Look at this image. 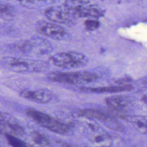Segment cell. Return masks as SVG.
Listing matches in <instances>:
<instances>
[{
  "label": "cell",
  "mask_w": 147,
  "mask_h": 147,
  "mask_svg": "<svg viewBox=\"0 0 147 147\" xmlns=\"http://www.w3.org/2000/svg\"><path fill=\"white\" fill-rule=\"evenodd\" d=\"M105 102L109 107L118 111H125L131 104L129 98L121 96L108 98L105 99Z\"/></svg>",
  "instance_id": "12"
},
{
  "label": "cell",
  "mask_w": 147,
  "mask_h": 147,
  "mask_svg": "<svg viewBox=\"0 0 147 147\" xmlns=\"http://www.w3.org/2000/svg\"><path fill=\"white\" fill-rule=\"evenodd\" d=\"M133 88L131 86L125 85L114 87H82L80 88V90L84 92L88 93H106V92H116L124 91H130Z\"/></svg>",
  "instance_id": "13"
},
{
  "label": "cell",
  "mask_w": 147,
  "mask_h": 147,
  "mask_svg": "<svg viewBox=\"0 0 147 147\" xmlns=\"http://www.w3.org/2000/svg\"><path fill=\"white\" fill-rule=\"evenodd\" d=\"M4 136L7 143L11 147H32L25 141L18 138V137L7 133H4Z\"/></svg>",
  "instance_id": "18"
},
{
  "label": "cell",
  "mask_w": 147,
  "mask_h": 147,
  "mask_svg": "<svg viewBox=\"0 0 147 147\" xmlns=\"http://www.w3.org/2000/svg\"><path fill=\"white\" fill-rule=\"evenodd\" d=\"M78 115L88 119L99 120L105 123L108 127L114 130L122 131L123 130V126L114 117L100 110L91 109H83L78 112Z\"/></svg>",
  "instance_id": "8"
},
{
  "label": "cell",
  "mask_w": 147,
  "mask_h": 147,
  "mask_svg": "<svg viewBox=\"0 0 147 147\" xmlns=\"http://www.w3.org/2000/svg\"><path fill=\"white\" fill-rule=\"evenodd\" d=\"M45 17L49 21L65 25L75 24L78 18L72 11L63 6H55L47 8L44 11Z\"/></svg>",
  "instance_id": "7"
},
{
  "label": "cell",
  "mask_w": 147,
  "mask_h": 147,
  "mask_svg": "<svg viewBox=\"0 0 147 147\" xmlns=\"http://www.w3.org/2000/svg\"><path fill=\"white\" fill-rule=\"evenodd\" d=\"M36 29L41 35L55 40H66L69 36L68 32L62 26L45 21L37 22Z\"/></svg>",
  "instance_id": "9"
},
{
  "label": "cell",
  "mask_w": 147,
  "mask_h": 147,
  "mask_svg": "<svg viewBox=\"0 0 147 147\" xmlns=\"http://www.w3.org/2000/svg\"><path fill=\"white\" fill-rule=\"evenodd\" d=\"M80 147H88V146H80Z\"/></svg>",
  "instance_id": "23"
},
{
  "label": "cell",
  "mask_w": 147,
  "mask_h": 147,
  "mask_svg": "<svg viewBox=\"0 0 147 147\" xmlns=\"http://www.w3.org/2000/svg\"><path fill=\"white\" fill-rule=\"evenodd\" d=\"M15 16L16 10L12 5L0 2V18L6 21H11L14 19Z\"/></svg>",
  "instance_id": "17"
},
{
  "label": "cell",
  "mask_w": 147,
  "mask_h": 147,
  "mask_svg": "<svg viewBox=\"0 0 147 147\" xmlns=\"http://www.w3.org/2000/svg\"><path fill=\"white\" fill-rule=\"evenodd\" d=\"M140 133L147 135V116L130 115L123 117Z\"/></svg>",
  "instance_id": "15"
},
{
  "label": "cell",
  "mask_w": 147,
  "mask_h": 147,
  "mask_svg": "<svg viewBox=\"0 0 147 147\" xmlns=\"http://www.w3.org/2000/svg\"><path fill=\"white\" fill-rule=\"evenodd\" d=\"M30 136L34 147H51L48 138L44 134L33 131L30 133Z\"/></svg>",
  "instance_id": "16"
},
{
  "label": "cell",
  "mask_w": 147,
  "mask_h": 147,
  "mask_svg": "<svg viewBox=\"0 0 147 147\" xmlns=\"http://www.w3.org/2000/svg\"><path fill=\"white\" fill-rule=\"evenodd\" d=\"M10 50L15 54L26 56H39L50 53L53 51L52 44L42 37H33L11 44Z\"/></svg>",
  "instance_id": "1"
},
{
  "label": "cell",
  "mask_w": 147,
  "mask_h": 147,
  "mask_svg": "<svg viewBox=\"0 0 147 147\" xmlns=\"http://www.w3.org/2000/svg\"><path fill=\"white\" fill-rule=\"evenodd\" d=\"M20 5L27 8H34L43 5L44 2L43 1H25L19 2Z\"/></svg>",
  "instance_id": "20"
},
{
  "label": "cell",
  "mask_w": 147,
  "mask_h": 147,
  "mask_svg": "<svg viewBox=\"0 0 147 147\" xmlns=\"http://www.w3.org/2000/svg\"><path fill=\"white\" fill-rule=\"evenodd\" d=\"M50 60L54 65L64 69L82 68L86 66L88 62L86 55L76 51L57 53L52 55Z\"/></svg>",
  "instance_id": "5"
},
{
  "label": "cell",
  "mask_w": 147,
  "mask_h": 147,
  "mask_svg": "<svg viewBox=\"0 0 147 147\" xmlns=\"http://www.w3.org/2000/svg\"><path fill=\"white\" fill-rule=\"evenodd\" d=\"M2 63L7 69L18 73L40 72L45 71L48 68V64L46 61L14 56L4 57Z\"/></svg>",
  "instance_id": "3"
},
{
  "label": "cell",
  "mask_w": 147,
  "mask_h": 147,
  "mask_svg": "<svg viewBox=\"0 0 147 147\" xmlns=\"http://www.w3.org/2000/svg\"><path fill=\"white\" fill-rule=\"evenodd\" d=\"M63 6L72 11L77 17L98 18L104 15L105 11L99 6L89 1L69 0Z\"/></svg>",
  "instance_id": "6"
},
{
  "label": "cell",
  "mask_w": 147,
  "mask_h": 147,
  "mask_svg": "<svg viewBox=\"0 0 147 147\" xmlns=\"http://www.w3.org/2000/svg\"><path fill=\"white\" fill-rule=\"evenodd\" d=\"M141 84L142 88L147 90V76L143 78L141 81Z\"/></svg>",
  "instance_id": "21"
},
{
  "label": "cell",
  "mask_w": 147,
  "mask_h": 147,
  "mask_svg": "<svg viewBox=\"0 0 147 147\" xmlns=\"http://www.w3.org/2000/svg\"><path fill=\"white\" fill-rule=\"evenodd\" d=\"M61 147H76L75 146H73L69 144L66 143V142H63L61 145Z\"/></svg>",
  "instance_id": "22"
},
{
  "label": "cell",
  "mask_w": 147,
  "mask_h": 147,
  "mask_svg": "<svg viewBox=\"0 0 147 147\" xmlns=\"http://www.w3.org/2000/svg\"><path fill=\"white\" fill-rule=\"evenodd\" d=\"M20 95L25 99L42 104L48 103L53 98V92L46 88L34 90L25 89L20 91Z\"/></svg>",
  "instance_id": "11"
},
{
  "label": "cell",
  "mask_w": 147,
  "mask_h": 147,
  "mask_svg": "<svg viewBox=\"0 0 147 147\" xmlns=\"http://www.w3.org/2000/svg\"><path fill=\"white\" fill-rule=\"evenodd\" d=\"M0 129L5 133L17 137L25 133L24 128L19 122L11 115L4 112H0Z\"/></svg>",
  "instance_id": "10"
},
{
  "label": "cell",
  "mask_w": 147,
  "mask_h": 147,
  "mask_svg": "<svg viewBox=\"0 0 147 147\" xmlns=\"http://www.w3.org/2000/svg\"><path fill=\"white\" fill-rule=\"evenodd\" d=\"M95 133L92 136V142L98 147H111L113 145V140L110 135L104 130H95Z\"/></svg>",
  "instance_id": "14"
},
{
  "label": "cell",
  "mask_w": 147,
  "mask_h": 147,
  "mask_svg": "<svg viewBox=\"0 0 147 147\" xmlns=\"http://www.w3.org/2000/svg\"><path fill=\"white\" fill-rule=\"evenodd\" d=\"M47 78L49 80L57 83L80 84L94 82L98 80V76L95 73L89 71H51L48 74Z\"/></svg>",
  "instance_id": "4"
},
{
  "label": "cell",
  "mask_w": 147,
  "mask_h": 147,
  "mask_svg": "<svg viewBox=\"0 0 147 147\" xmlns=\"http://www.w3.org/2000/svg\"><path fill=\"white\" fill-rule=\"evenodd\" d=\"M84 25L86 29H87V30L92 31L98 29L100 25V24H99V22L97 20L89 19V20H86L84 21Z\"/></svg>",
  "instance_id": "19"
},
{
  "label": "cell",
  "mask_w": 147,
  "mask_h": 147,
  "mask_svg": "<svg viewBox=\"0 0 147 147\" xmlns=\"http://www.w3.org/2000/svg\"><path fill=\"white\" fill-rule=\"evenodd\" d=\"M26 115L40 126L51 131L60 134H67L73 129L74 125L57 119L49 114L35 109L26 110Z\"/></svg>",
  "instance_id": "2"
}]
</instances>
